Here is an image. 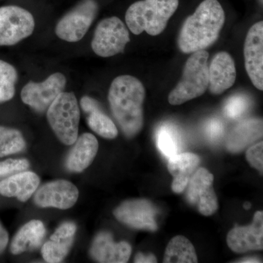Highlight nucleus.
<instances>
[{"mask_svg":"<svg viewBox=\"0 0 263 263\" xmlns=\"http://www.w3.org/2000/svg\"><path fill=\"white\" fill-rule=\"evenodd\" d=\"M76 226L72 222H65L59 227L50 240L43 246L42 255L47 262H60L70 252L73 243Z\"/></svg>","mask_w":263,"mask_h":263,"instance_id":"17","label":"nucleus"},{"mask_svg":"<svg viewBox=\"0 0 263 263\" xmlns=\"http://www.w3.org/2000/svg\"><path fill=\"white\" fill-rule=\"evenodd\" d=\"M79 195V190L73 183L57 180L41 186L34 195V202L39 207L65 210L75 205Z\"/></svg>","mask_w":263,"mask_h":263,"instance_id":"13","label":"nucleus"},{"mask_svg":"<svg viewBox=\"0 0 263 263\" xmlns=\"http://www.w3.org/2000/svg\"><path fill=\"white\" fill-rule=\"evenodd\" d=\"M179 0H141L133 3L125 14L126 24L132 33L151 36L161 34L179 7Z\"/></svg>","mask_w":263,"mask_h":263,"instance_id":"3","label":"nucleus"},{"mask_svg":"<svg viewBox=\"0 0 263 263\" xmlns=\"http://www.w3.org/2000/svg\"><path fill=\"white\" fill-rule=\"evenodd\" d=\"M214 176L207 169H197L190 178L186 190L189 203L203 216H212L219 208L214 186Z\"/></svg>","mask_w":263,"mask_h":263,"instance_id":"10","label":"nucleus"},{"mask_svg":"<svg viewBox=\"0 0 263 263\" xmlns=\"http://www.w3.org/2000/svg\"><path fill=\"white\" fill-rule=\"evenodd\" d=\"M245 67L249 79L257 89L263 90V22H257L249 29L246 37Z\"/></svg>","mask_w":263,"mask_h":263,"instance_id":"12","label":"nucleus"},{"mask_svg":"<svg viewBox=\"0 0 263 263\" xmlns=\"http://www.w3.org/2000/svg\"><path fill=\"white\" fill-rule=\"evenodd\" d=\"M236 68L234 60L229 53H216L209 66V91L214 95L224 93L235 84Z\"/></svg>","mask_w":263,"mask_h":263,"instance_id":"16","label":"nucleus"},{"mask_svg":"<svg viewBox=\"0 0 263 263\" xmlns=\"http://www.w3.org/2000/svg\"><path fill=\"white\" fill-rule=\"evenodd\" d=\"M67 79L61 72H55L43 82L29 81L21 92V98L26 105L39 113L46 111L65 89Z\"/></svg>","mask_w":263,"mask_h":263,"instance_id":"9","label":"nucleus"},{"mask_svg":"<svg viewBox=\"0 0 263 263\" xmlns=\"http://www.w3.org/2000/svg\"><path fill=\"white\" fill-rule=\"evenodd\" d=\"M29 163L28 161L24 159H9L0 162V177L13 174L15 172H20L28 168Z\"/></svg>","mask_w":263,"mask_h":263,"instance_id":"30","label":"nucleus"},{"mask_svg":"<svg viewBox=\"0 0 263 263\" xmlns=\"http://www.w3.org/2000/svg\"><path fill=\"white\" fill-rule=\"evenodd\" d=\"M145 96L144 86L134 76H118L110 84L108 91L110 110L128 138L136 136L143 128Z\"/></svg>","mask_w":263,"mask_h":263,"instance_id":"1","label":"nucleus"},{"mask_svg":"<svg viewBox=\"0 0 263 263\" xmlns=\"http://www.w3.org/2000/svg\"><path fill=\"white\" fill-rule=\"evenodd\" d=\"M98 5L95 0H84L57 23V37L69 43L80 41L88 32L98 14Z\"/></svg>","mask_w":263,"mask_h":263,"instance_id":"7","label":"nucleus"},{"mask_svg":"<svg viewBox=\"0 0 263 263\" xmlns=\"http://www.w3.org/2000/svg\"><path fill=\"white\" fill-rule=\"evenodd\" d=\"M118 220L134 229L156 231L158 228L156 216L158 210L149 200L133 199L121 204L114 210Z\"/></svg>","mask_w":263,"mask_h":263,"instance_id":"11","label":"nucleus"},{"mask_svg":"<svg viewBox=\"0 0 263 263\" xmlns=\"http://www.w3.org/2000/svg\"><path fill=\"white\" fill-rule=\"evenodd\" d=\"M132 253L131 246L125 241H114L108 232H101L95 237L90 249L91 257L98 262H127Z\"/></svg>","mask_w":263,"mask_h":263,"instance_id":"15","label":"nucleus"},{"mask_svg":"<svg viewBox=\"0 0 263 263\" xmlns=\"http://www.w3.org/2000/svg\"><path fill=\"white\" fill-rule=\"evenodd\" d=\"M228 247L235 253L263 249V212H257L249 226L235 227L227 236Z\"/></svg>","mask_w":263,"mask_h":263,"instance_id":"14","label":"nucleus"},{"mask_svg":"<svg viewBox=\"0 0 263 263\" xmlns=\"http://www.w3.org/2000/svg\"><path fill=\"white\" fill-rule=\"evenodd\" d=\"M205 132L211 141H217L224 133V126L219 119H212L208 123Z\"/></svg>","mask_w":263,"mask_h":263,"instance_id":"31","label":"nucleus"},{"mask_svg":"<svg viewBox=\"0 0 263 263\" xmlns=\"http://www.w3.org/2000/svg\"><path fill=\"white\" fill-rule=\"evenodd\" d=\"M81 112L76 95L63 91L47 110L48 122L57 138L64 144H74L79 134Z\"/></svg>","mask_w":263,"mask_h":263,"instance_id":"5","label":"nucleus"},{"mask_svg":"<svg viewBox=\"0 0 263 263\" xmlns=\"http://www.w3.org/2000/svg\"><path fill=\"white\" fill-rule=\"evenodd\" d=\"M46 232L42 221L37 219L29 221L15 235L10 245V252L13 254H20L38 248L44 239Z\"/></svg>","mask_w":263,"mask_h":263,"instance_id":"23","label":"nucleus"},{"mask_svg":"<svg viewBox=\"0 0 263 263\" xmlns=\"http://www.w3.org/2000/svg\"><path fill=\"white\" fill-rule=\"evenodd\" d=\"M209 54L205 50L192 53L183 67L181 80L168 96L171 105H179L202 96L209 88Z\"/></svg>","mask_w":263,"mask_h":263,"instance_id":"4","label":"nucleus"},{"mask_svg":"<svg viewBox=\"0 0 263 263\" xmlns=\"http://www.w3.org/2000/svg\"><path fill=\"white\" fill-rule=\"evenodd\" d=\"M260 261L258 259L254 258V257H247V258L241 259V261H238V262H259Z\"/></svg>","mask_w":263,"mask_h":263,"instance_id":"34","label":"nucleus"},{"mask_svg":"<svg viewBox=\"0 0 263 263\" xmlns=\"http://www.w3.org/2000/svg\"><path fill=\"white\" fill-rule=\"evenodd\" d=\"M243 206H245V209H247H247H250L251 204L249 203V202H246V203L245 204V205H243Z\"/></svg>","mask_w":263,"mask_h":263,"instance_id":"35","label":"nucleus"},{"mask_svg":"<svg viewBox=\"0 0 263 263\" xmlns=\"http://www.w3.org/2000/svg\"><path fill=\"white\" fill-rule=\"evenodd\" d=\"M81 107L87 115L88 125L91 130L106 139H114L118 136V129L113 121L106 115L96 100L84 96L81 100Z\"/></svg>","mask_w":263,"mask_h":263,"instance_id":"21","label":"nucleus"},{"mask_svg":"<svg viewBox=\"0 0 263 263\" xmlns=\"http://www.w3.org/2000/svg\"><path fill=\"white\" fill-rule=\"evenodd\" d=\"M247 160L249 163L262 175L263 173V142L253 145L247 150Z\"/></svg>","mask_w":263,"mask_h":263,"instance_id":"29","label":"nucleus"},{"mask_svg":"<svg viewBox=\"0 0 263 263\" xmlns=\"http://www.w3.org/2000/svg\"><path fill=\"white\" fill-rule=\"evenodd\" d=\"M130 41L129 31L118 17L103 19L95 29L91 48L100 57H110L124 51Z\"/></svg>","mask_w":263,"mask_h":263,"instance_id":"6","label":"nucleus"},{"mask_svg":"<svg viewBox=\"0 0 263 263\" xmlns=\"http://www.w3.org/2000/svg\"><path fill=\"white\" fill-rule=\"evenodd\" d=\"M197 257L193 243L182 235L171 240L164 252V263H195Z\"/></svg>","mask_w":263,"mask_h":263,"instance_id":"24","label":"nucleus"},{"mask_svg":"<svg viewBox=\"0 0 263 263\" xmlns=\"http://www.w3.org/2000/svg\"><path fill=\"white\" fill-rule=\"evenodd\" d=\"M157 143L162 155L168 159L179 153L181 143L179 133L172 126L160 127L157 132Z\"/></svg>","mask_w":263,"mask_h":263,"instance_id":"26","label":"nucleus"},{"mask_svg":"<svg viewBox=\"0 0 263 263\" xmlns=\"http://www.w3.org/2000/svg\"><path fill=\"white\" fill-rule=\"evenodd\" d=\"M8 240H9V237H8V232L0 222V254L3 253L6 249Z\"/></svg>","mask_w":263,"mask_h":263,"instance_id":"33","label":"nucleus"},{"mask_svg":"<svg viewBox=\"0 0 263 263\" xmlns=\"http://www.w3.org/2000/svg\"><path fill=\"white\" fill-rule=\"evenodd\" d=\"M262 137V120L251 119L240 122L230 133L226 147L232 153H238Z\"/></svg>","mask_w":263,"mask_h":263,"instance_id":"22","label":"nucleus"},{"mask_svg":"<svg viewBox=\"0 0 263 263\" xmlns=\"http://www.w3.org/2000/svg\"><path fill=\"white\" fill-rule=\"evenodd\" d=\"M25 147L26 142L20 131L0 127V157L18 153Z\"/></svg>","mask_w":263,"mask_h":263,"instance_id":"25","label":"nucleus"},{"mask_svg":"<svg viewBox=\"0 0 263 263\" xmlns=\"http://www.w3.org/2000/svg\"><path fill=\"white\" fill-rule=\"evenodd\" d=\"M136 263H155L157 262V257L153 254L138 253L135 257Z\"/></svg>","mask_w":263,"mask_h":263,"instance_id":"32","label":"nucleus"},{"mask_svg":"<svg viewBox=\"0 0 263 263\" xmlns=\"http://www.w3.org/2000/svg\"><path fill=\"white\" fill-rule=\"evenodd\" d=\"M248 108V99L243 95H235L227 100L224 111L230 119H237L242 117Z\"/></svg>","mask_w":263,"mask_h":263,"instance_id":"28","label":"nucleus"},{"mask_svg":"<svg viewBox=\"0 0 263 263\" xmlns=\"http://www.w3.org/2000/svg\"><path fill=\"white\" fill-rule=\"evenodd\" d=\"M98 140L92 134L84 133L77 138L66 160V167L72 172L84 171L93 162L98 153Z\"/></svg>","mask_w":263,"mask_h":263,"instance_id":"19","label":"nucleus"},{"mask_svg":"<svg viewBox=\"0 0 263 263\" xmlns=\"http://www.w3.org/2000/svg\"><path fill=\"white\" fill-rule=\"evenodd\" d=\"M40 182L39 176L34 173H18L0 182V195L15 197L20 201L26 202L37 190Z\"/></svg>","mask_w":263,"mask_h":263,"instance_id":"20","label":"nucleus"},{"mask_svg":"<svg viewBox=\"0 0 263 263\" xmlns=\"http://www.w3.org/2000/svg\"><path fill=\"white\" fill-rule=\"evenodd\" d=\"M34 27V17L28 10L13 5L0 8V46L17 44L29 37Z\"/></svg>","mask_w":263,"mask_h":263,"instance_id":"8","label":"nucleus"},{"mask_svg":"<svg viewBox=\"0 0 263 263\" xmlns=\"http://www.w3.org/2000/svg\"><path fill=\"white\" fill-rule=\"evenodd\" d=\"M226 15L217 0H204L193 15L183 22L178 46L184 53L202 51L212 46L219 37Z\"/></svg>","mask_w":263,"mask_h":263,"instance_id":"2","label":"nucleus"},{"mask_svg":"<svg viewBox=\"0 0 263 263\" xmlns=\"http://www.w3.org/2000/svg\"><path fill=\"white\" fill-rule=\"evenodd\" d=\"M18 72L13 65L0 60V103L14 97Z\"/></svg>","mask_w":263,"mask_h":263,"instance_id":"27","label":"nucleus"},{"mask_svg":"<svg viewBox=\"0 0 263 263\" xmlns=\"http://www.w3.org/2000/svg\"><path fill=\"white\" fill-rule=\"evenodd\" d=\"M200 163V158L195 154H177L169 158L167 169L174 178L172 190L176 194L182 193L186 190L190 178Z\"/></svg>","mask_w":263,"mask_h":263,"instance_id":"18","label":"nucleus"}]
</instances>
